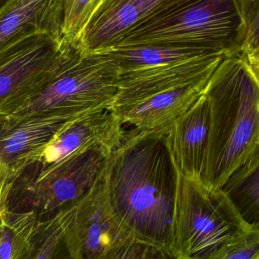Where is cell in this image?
<instances>
[{"label": "cell", "mask_w": 259, "mask_h": 259, "mask_svg": "<svg viewBox=\"0 0 259 259\" xmlns=\"http://www.w3.org/2000/svg\"><path fill=\"white\" fill-rule=\"evenodd\" d=\"M72 207L39 219L27 259H82L71 231Z\"/></svg>", "instance_id": "16"}, {"label": "cell", "mask_w": 259, "mask_h": 259, "mask_svg": "<svg viewBox=\"0 0 259 259\" xmlns=\"http://www.w3.org/2000/svg\"><path fill=\"white\" fill-rule=\"evenodd\" d=\"M252 228L219 188L181 176L170 249L178 259H203Z\"/></svg>", "instance_id": "5"}, {"label": "cell", "mask_w": 259, "mask_h": 259, "mask_svg": "<svg viewBox=\"0 0 259 259\" xmlns=\"http://www.w3.org/2000/svg\"><path fill=\"white\" fill-rule=\"evenodd\" d=\"M77 46L34 35L0 52V115H11L51 81Z\"/></svg>", "instance_id": "7"}, {"label": "cell", "mask_w": 259, "mask_h": 259, "mask_svg": "<svg viewBox=\"0 0 259 259\" xmlns=\"http://www.w3.org/2000/svg\"><path fill=\"white\" fill-rule=\"evenodd\" d=\"M102 259H178L167 248L131 240Z\"/></svg>", "instance_id": "22"}, {"label": "cell", "mask_w": 259, "mask_h": 259, "mask_svg": "<svg viewBox=\"0 0 259 259\" xmlns=\"http://www.w3.org/2000/svg\"><path fill=\"white\" fill-rule=\"evenodd\" d=\"M211 74L112 112L123 124H132L137 131L166 128L199 100Z\"/></svg>", "instance_id": "15"}, {"label": "cell", "mask_w": 259, "mask_h": 259, "mask_svg": "<svg viewBox=\"0 0 259 259\" xmlns=\"http://www.w3.org/2000/svg\"><path fill=\"white\" fill-rule=\"evenodd\" d=\"M65 0H8L0 8V52L34 35L63 37Z\"/></svg>", "instance_id": "14"}, {"label": "cell", "mask_w": 259, "mask_h": 259, "mask_svg": "<svg viewBox=\"0 0 259 259\" xmlns=\"http://www.w3.org/2000/svg\"><path fill=\"white\" fill-rule=\"evenodd\" d=\"M97 0L64 1L63 37L77 46L84 28L94 12Z\"/></svg>", "instance_id": "20"}, {"label": "cell", "mask_w": 259, "mask_h": 259, "mask_svg": "<svg viewBox=\"0 0 259 259\" xmlns=\"http://www.w3.org/2000/svg\"><path fill=\"white\" fill-rule=\"evenodd\" d=\"M243 24L259 21V0H234Z\"/></svg>", "instance_id": "23"}, {"label": "cell", "mask_w": 259, "mask_h": 259, "mask_svg": "<svg viewBox=\"0 0 259 259\" xmlns=\"http://www.w3.org/2000/svg\"><path fill=\"white\" fill-rule=\"evenodd\" d=\"M76 118L0 115V164L9 173V181L32 155L45 147L61 130Z\"/></svg>", "instance_id": "12"}, {"label": "cell", "mask_w": 259, "mask_h": 259, "mask_svg": "<svg viewBox=\"0 0 259 259\" xmlns=\"http://www.w3.org/2000/svg\"><path fill=\"white\" fill-rule=\"evenodd\" d=\"M203 259H259V228L224 245Z\"/></svg>", "instance_id": "21"}, {"label": "cell", "mask_w": 259, "mask_h": 259, "mask_svg": "<svg viewBox=\"0 0 259 259\" xmlns=\"http://www.w3.org/2000/svg\"><path fill=\"white\" fill-rule=\"evenodd\" d=\"M7 1L8 0H0V8H1L2 6H3V5H4Z\"/></svg>", "instance_id": "26"}, {"label": "cell", "mask_w": 259, "mask_h": 259, "mask_svg": "<svg viewBox=\"0 0 259 259\" xmlns=\"http://www.w3.org/2000/svg\"><path fill=\"white\" fill-rule=\"evenodd\" d=\"M211 118L205 94L167 127V141L181 176L202 181Z\"/></svg>", "instance_id": "13"}, {"label": "cell", "mask_w": 259, "mask_h": 259, "mask_svg": "<svg viewBox=\"0 0 259 259\" xmlns=\"http://www.w3.org/2000/svg\"><path fill=\"white\" fill-rule=\"evenodd\" d=\"M225 55H205L149 69L120 74L109 111L115 112L158 93L211 75Z\"/></svg>", "instance_id": "11"}, {"label": "cell", "mask_w": 259, "mask_h": 259, "mask_svg": "<svg viewBox=\"0 0 259 259\" xmlns=\"http://www.w3.org/2000/svg\"><path fill=\"white\" fill-rule=\"evenodd\" d=\"M204 94L211 129L202 182L220 189L259 149V76L239 56H225Z\"/></svg>", "instance_id": "2"}, {"label": "cell", "mask_w": 259, "mask_h": 259, "mask_svg": "<svg viewBox=\"0 0 259 259\" xmlns=\"http://www.w3.org/2000/svg\"><path fill=\"white\" fill-rule=\"evenodd\" d=\"M71 231L82 259L103 258L134 240L113 209L105 165L89 192L72 207Z\"/></svg>", "instance_id": "9"}, {"label": "cell", "mask_w": 259, "mask_h": 259, "mask_svg": "<svg viewBox=\"0 0 259 259\" xmlns=\"http://www.w3.org/2000/svg\"><path fill=\"white\" fill-rule=\"evenodd\" d=\"M105 175L113 209L132 240L170 249L180 174L167 127L126 134Z\"/></svg>", "instance_id": "1"}, {"label": "cell", "mask_w": 259, "mask_h": 259, "mask_svg": "<svg viewBox=\"0 0 259 259\" xmlns=\"http://www.w3.org/2000/svg\"><path fill=\"white\" fill-rule=\"evenodd\" d=\"M10 188L9 173L0 164V226L6 220L7 214V199Z\"/></svg>", "instance_id": "24"}, {"label": "cell", "mask_w": 259, "mask_h": 259, "mask_svg": "<svg viewBox=\"0 0 259 259\" xmlns=\"http://www.w3.org/2000/svg\"><path fill=\"white\" fill-rule=\"evenodd\" d=\"M103 1H104V0H97V1H96L95 6H94V12H93V13H94V11H95L96 9H97V8H98L99 6H100V4H101V3H103Z\"/></svg>", "instance_id": "25"}, {"label": "cell", "mask_w": 259, "mask_h": 259, "mask_svg": "<svg viewBox=\"0 0 259 259\" xmlns=\"http://www.w3.org/2000/svg\"><path fill=\"white\" fill-rule=\"evenodd\" d=\"M111 153L91 149L40 171L21 170L10 181L8 211L45 219L74 206L91 190Z\"/></svg>", "instance_id": "6"}, {"label": "cell", "mask_w": 259, "mask_h": 259, "mask_svg": "<svg viewBox=\"0 0 259 259\" xmlns=\"http://www.w3.org/2000/svg\"><path fill=\"white\" fill-rule=\"evenodd\" d=\"M123 126L121 120L109 110L81 115L68 123L45 147L32 155L20 171H40L91 149L112 152L126 137Z\"/></svg>", "instance_id": "8"}, {"label": "cell", "mask_w": 259, "mask_h": 259, "mask_svg": "<svg viewBox=\"0 0 259 259\" xmlns=\"http://www.w3.org/2000/svg\"><path fill=\"white\" fill-rule=\"evenodd\" d=\"M220 189L246 223L259 228V149L234 170Z\"/></svg>", "instance_id": "18"}, {"label": "cell", "mask_w": 259, "mask_h": 259, "mask_svg": "<svg viewBox=\"0 0 259 259\" xmlns=\"http://www.w3.org/2000/svg\"><path fill=\"white\" fill-rule=\"evenodd\" d=\"M119 77L118 68L107 53H83L77 48L47 87L11 115L76 118L109 110Z\"/></svg>", "instance_id": "4"}, {"label": "cell", "mask_w": 259, "mask_h": 259, "mask_svg": "<svg viewBox=\"0 0 259 259\" xmlns=\"http://www.w3.org/2000/svg\"><path fill=\"white\" fill-rule=\"evenodd\" d=\"M106 53L115 62L120 74L149 69L198 56L223 53L204 49L161 45L116 47Z\"/></svg>", "instance_id": "17"}, {"label": "cell", "mask_w": 259, "mask_h": 259, "mask_svg": "<svg viewBox=\"0 0 259 259\" xmlns=\"http://www.w3.org/2000/svg\"><path fill=\"white\" fill-rule=\"evenodd\" d=\"M187 1L104 0L87 23L78 48L83 53L112 50L131 29Z\"/></svg>", "instance_id": "10"}, {"label": "cell", "mask_w": 259, "mask_h": 259, "mask_svg": "<svg viewBox=\"0 0 259 259\" xmlns=\"http://www.w3.org/2000/svg\"><path fill=\"white\" fill-rule=\"evenodd\" d=\"M39 219L30 211H7L0 226V259L28 258Z\"/></svg>", "instance_id": "19"}, {"label": "cell", "mask_w": 259, "mask_h": 259, "mask_svg": "<svg viewBox=\"0 0 259 259\" xmlns=\"http://www.w3.org/2000/svg\"><path fill=\"white\" fill-rule=\"evenodd\" d=\"M243 35L234 0H189L131 29L116 47H190L239 56Z\"/></svg>", "instance_id": "3"}]
</instances>
